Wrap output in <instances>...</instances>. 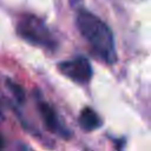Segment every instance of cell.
<instances>
[{
    "mask_svg": "<svg viewBox=\"0 0 151 151\" xmlns=\"http://www.w3.org/2000/svg\"><path fill=\"white\" fill-rule=\"evenodd\" d=\"M77 27L93 52L105 63L116 61V47L112 31L93 13L80 9L76 18Z\"/></svg>",
    "mask_w": 151,
    "mask_h": 151,
    "instance_id": "6da1fadb",
    "label": "cell"
},
{
    "mask_svg": "<svg viewBox=\"0 0 151 151\" xmlns=\"http://www.w3.org/2000/svg\"><path fill=\"white\" fill-rule=\"evenodd\" d=\"M18 34L26 41L45 48H54L55 40L46 24L35 15H24L17 26Z\"/></svg>",
    "mask_w": 151,
    "mask_h": 151,
    "instance_id": "7a4b0ae2",
    "label": "cell"
},
{
    "mask_svg": "<svg viewBox=\"0 0 151 151\" xmlns=\"http://www.w3.org/2000/svg\"><path fill=\"white\" fill-rule=\"evenodd\" d=\"M59 71L71 80L78 84H86L92 78V67L90 61L84 57H77L63 61L58 65Z\"/></svg>",
    "mask_w": 151,
    "mask_h": 151,
    "instance_id": "3957f363",
    "label": "cell"
},
{
    "mask_svg": "<svg viewBox=\"0 0 151 151\" xmlns=\"http://www.w3.org/2000/svg\"><path fill=\"white\" fill-rule=\"evenodd\" d=\"M38 109H39V112H40V116H41V119H42L45 126L52 133H57L65 139L71 137V131L66 126H64V124L59 119L55 111L47 103H44V101L39 103Z\"/></svg>",
    "mask_w": 151,
    "mask_h": 151,
    "instance_id": "277c9868",
    "label": "cell"
},
{
    "mask_svg": "<svg viewBox=\"0 0 151 151\" xmlns=\"http://www.w3.org/2000/svg\"><path fill=\"white\" fill-rule=\"evenodd\" d=\"M78 120H79L80 127L85 131L97 130L101 125V120H100L99 116L90 107H85L81 110Z\"/></svg>",
    "mask_w": 151,
    "mask_h": 151,
    "instance_id": "5b68a950",
    "label": "cell"
},
{
    "mask_svg": "<svg viewBox=\"0 0 151 151\" xmlns=\"http://www.w3.org/2000/svg\"><path fill=\"white\" fill-rule=\"evenodd\" d=\"M7 86H8L9 91L12 92V94L14 96V98L19 103L24 101V99H25V91H24V88L19 84H17V83H14L12 80H7Z\"/></svg>",
    "mask_w": 151,
    "mask_h": 151,
    "instance_id": "8992f818",
    "label": "cell"
},
{
    "mask_svg": "<svg viewBox=\"0 0 151 151\" xmlns=\"http://www.w3.org/2000/svg\"><path fill=\"white\" fill-rule=\"evenodd\" d=\"M4 147V138H2V136L0 134V149H2Z\"/></svg>",
    "mask_w": 151,
    "mask_h": 151,
    "instance_id": "52a82bcc",
    "label": "cell"
},
{
    "mask_svg": "<svg viewBox=\"0 0 151 151\" xmlns=\"http://www.w3.org/2000/svg\"><path fill=\"white\" fill-rule=\"evenodd\" d=\"M1 117H2V113H1V110H0V119H1Z\"/></svg>",
    "mask_w": 151,
    "mask_h": 151,
    "instance_id": "ba28073f",
    "label": "cell"
}]
</instances>
